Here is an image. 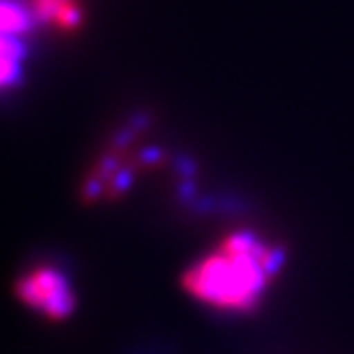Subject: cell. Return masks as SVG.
Instances as JSON below:
<instances>
[{
	"mask_svg": "<svg viewBox=\"0 0 354 354\" xmlns=\"http://www.w3.org/2000/svg\"><path fill=\"white\" fill-rule=\"evenodd\" d=\"M282 264V253L252 233L230 235L214 252L192 266L185 288L212 308H253Z\"/></svg>",
	"mask_w": 354,
	"mask_h": 354,
	"instance_id": "cell-1",
	"label": "cell"
},
{
	"mask_svg": "<svg viewBox=\"0 0 354 354\" xmlns=\"http://www.w3.org/2000/svg\"><path fill=\"white\" fill-rule=\"evenodd\" d=\"M17 293L29 308L51 320L69 317L75 308V295L66 277L53 268H38L17 284Z\"/></svg>",
	"mask_w": 354,
	"mask_h": 354,
	"instance_id": "cell-2",
	"label": "cell"
},
{
	"mask_svg": "<svg viewBox=\"0 0 354 354\" xmlns=\"http://www.w3.org/2000/svg\"><path fill=\"white\" fill-rule=\"evenodd\" d=\"M37 19L55 22L58 28L73 29L80 22V10L75 0H33Z\"/></svg>",
	"mask_w": 354,
	"mask_h": 354,
	"instance_id": "cell-3",
	"label": "cell"
},
{
	"mask_svg": "<svg viewBox=\"0 0 354 354\" xmlns=\"http://www.w3.org/2000/svg\"><path fill=\"white\" fill-rule=\"evenodd\" d=\"M31 24V15L17 0L2 2V33L4 37H19L26 33Z\"/></svg>",
	"mask_w": 354,
	"mask_h": 354,
	"instance_id": "cell-4",
	"label": "cell"
},
{
	"mask_svg": "<svg viewBox=\"0 0 354 354\" xmlns=\"http://www.w3.org/2000/svg\"><path fill=\"white\" fill-rule=\"evenodd\" d=\"M22 46L19 44L17 37H4L2 40V84L8 87L15 84V80L19 76V67L22 62Z\"/></svg>",
	"mask_w": 354,
	"mask_h": 354,
	"instance_id": "cell-5",
	"label": "cell"
}]
</instances>
